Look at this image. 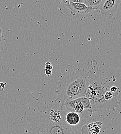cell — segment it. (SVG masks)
Here are the masks:
<instances>
[{
  "mask_svg": "<svg viewBox=\"0 0 121 134\" xmlns=\"http://www.w3.org/2000/svg\"><path fill=\"white\" fill-rule=\"evenodd\" d=\"M110 88L106 78L97 67L93 66L88 71L86 97L91 103L92 111H116L121 102L118 100L108 102L104 98L106 92L110 90Z\"/></svg>",
  "mask_w": 121,
  "mask_h": 134,
  "instance_id": "1",
  "label": "cell"
},
{
  "mask_svg": "<svg viewBox=\"0 0 121 134\" xmlns=\"http://www.w3.org/2000/svg\"><path fill=\"white\" fill-rule=\"evenodd\" d=\"M88 71L79 69L65 77L57 90L56 101L60 104V109L70 100L86 97Z\"/></svg>",
  "mask_w": 121,
  "mask_h": 134,
  "instance_id": "2",
  "label": "cell"
},
{
  "mask_svg": "<svg viewBox=\"0 0 121 134\" xmlns=\"http://www.w3.org/2000/svg\"><path fill=\"white\" fill-rule=\"evenodd\" d=\"M41 134H75L69 127L61 121L55 123L50 119L49 122H43L39 128Z\"/></svg>",
  "mask_w": 121,
  "mask_h": 134,
  "instance_id": "3",
  "label": "cell"
},
{
  "mask_svg": "<svg viewBox=\"0 0 121 134\" xmlns=\"http://www.w3.org/2000/svg\"><path fill=\"white\" fill-rule=\"evenodd\" d=\"M64 4L71 11V14H87L91 12L86 5L84 3H74L70 1H62Z\"/></svg>",
  "mask_w": 121,
  "mask_h": 134,
  "instance_id": "4",
  "label": "cell"
},
{
  "mask_svg": "<svg viewBox=\"0 0 121 134\" xmlns=\"http://www.w3.org/2000/svg\"><path fill=\"white\" fill-rule=\"evenodd\" d=\"M120 3L119 0H103L99 12L105 16L112 15L117 10Z\"/></svg>",
  "mask_w": 121,
  "mask_h": 134,
  "instance_id": "5",
  "label": "cell"
},
{
  "mask_svg": "<svg viewBox=\"0 0 121 134\" xmlns=\"http://www.w3.org/2000/svg\"><path fill=\"white\" fill-rule=\"evenodd\" d=\"M65 105L67 109L70 111L75 112L83 116H84L85 111L86 110L79 98L69 100L66 103Z\"/></svg>",
  "mask_w": 121,
  "mask_h": 134,
  "instance_id": "6",
  "label": "cell"
},
{
  "mask_svg": "<svg viewBox=\"0 0 121 134\" xmlns=\"http://www.w3.org/2000/svg\"><path fill=\"white\" fill-rule=\"evenodd\" d=\"M102 127L101 122H91L85 125L82 129V134H100Z\"/></svg>",
  "mask_w": 121,
  "mask_h": 134,
  "instance_id": "7",
  "label": "cell"
},
{
  "mask_svg": "<svg viewBox=\"0 0 121 134\" xmlns=\"http://www.w3.org/2000/svg\"><path fill=\"white\" fill-rule=\"evenodd\" d=\"M80 115L75 112L70 111L66 116V121L70 125L74 126L78 124L80 122Z\"/></svg>",
  "mask_w": 121,
  "mask_h": 134,
  "instance_id": "8",
  "label": "cell"
},
{
  "mask_svg": "<svg viewBox=\"0 0 121 134\" xmlns=\"http://www.w3.org/2000/svg\"><path fill=\"white\" fill-rule=\"evenodd\" d=\"M103 1V0H83V3L86 5L92 12L94 10L99 11Z\"/></svg>",
  "mask_w": 121,
  "mask_h": 134,
  "instance_id": "9",
  "label": "cell"
},
{
  "mask_svg": "<svg viewBox=\"0 0 121 134\" xmlns=\"http://www.w3.org/2000/svg\"><path fill=\"white\" fill-rule=\"evenodd\" d=\"M50 119L55 123H58L61 121L60 112L59 111L51 110L50 113Z\"/></svg>",
  "mask_w": 121,
  "mask_h": 134,
  "instance_id": "10",
  "label": "cell"
},
{
  "mask_svg": "<svg viewBox=\"0 0 121 134\" xmlns=\"http://www.w3.org/2000/svg\"><path fill=\"white\" fill-rule=\"evenodd\" d=\"M4 41H5V39L3 36L2 35L1 37H0V52L4 50Z\"/></svg>",
  "mask_w": 121,
  "mask_h": 134,
  "instance_id": "11",
  "label": "cell"
},
{
  "mask_svg": "<svg viewBox=\"0 0 121 134\" xmlns=\"http://www.w3.org/2000/svg\"><path fill=\"white\" fill-rule=\"evenodd\" d=\"M53 68V65H52V63L51 62H48L45 64V69H47V70H52Z\"/></svg>",
  "mask_w": 121,
  "mask_h": 134,
  "instance_id": "12",
  "label": "cell"
},
{
  "mask_svg": "<svg viewBox=\"0 0 121 134\" xmlns=\"http://www.w3.org/2000/svg\"><path fill=\"white\" fill-rule=\"evenodd\" d=\"M6 85V83L0 82V92L3 91V90L5 89V87Z\"/></svg>",
  "mask_w": 121,
  "mask_h": 134,
  "instance_id": "13",
  "label": "cell"
},
{
  "mask_svg": "<svg viewBox=\"0 0 121 134\" xmlns=\"http://www.w3.org/2000/svg\"><path fill=\"white\" fill-rule=\"evenodd\" d=\"M44 72L46 75L50 76L52 75V70H47V69H45L44 70Z\"/></svg>",
  "mask_w": 121,
  "mask_h": 134,
  "instance_id": "14",
  "label": "cell"
},
{
  "mask_svg": "<svg viewBox=\"0 0 121 134\" xmlns=\"http://www.w3.org/2000/svg\"><path fill=\"white\" fill-rule=\"evenodd\" d=\"M2 28L0 27V33H2Z\"/></svg>",
  "mask_w": 121,
  "mask_h": 134,
  "instance_id": "15",
  "label": "cell"
},
{
  "mask_svg": "<svg viewBox=\"0 0 121 134\" xmlns=\"http://www.w3.org/2000/svg\"><path fill=\"white\" fill-rule=\"evenodd\" d=\"M2 36V33H0V37H1Z\"/></svg>",
  "mask_w": 121,
  "mask_h": 134,
  "instance_id": "16",
  "label": "cell"
}]
</instances>
